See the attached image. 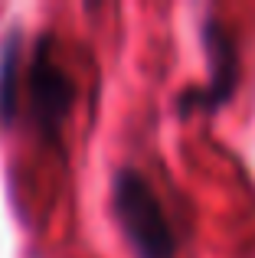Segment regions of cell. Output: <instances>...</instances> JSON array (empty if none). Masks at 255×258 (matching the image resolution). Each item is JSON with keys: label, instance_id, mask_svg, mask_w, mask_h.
Listing matches in <instances>:
<instances>
[{"label": "cell", "instance_id": "obj_1", "mask_svg": "<svg viewBox=\"0 0 255 258\" xmlns=\"http://www.w3.org/2000/svg\"><path fill=\"white\" fill-rule=\"evenodd\" d=\"M76 105V82L52 36L26 43L10 33L0 49V124H23L39 138H59Z\"/></svg>", "mask_w": 255, "mask_h": 258}, {"label": "cell", "instance_id": "obj_2", "mask_svg": "<svg viewBox=\"0 0 255 258\" xmlns=\"http://www.w3.org/2000/svg\"><path fill=\"white\" fill-rule=\"evenodd\" d=\"M111 209L121 222L124 239L138 258H173L177 255V232L167 219L151 180L134 167H121L111 176Z\"/></svg>", "mask_w": 255, "mask_h": 258}, {"label": "cell", "instance_id": "obj_3", "mask_svg": "<svg viewBox=\"0 0 255 258\" xmlns=\"http://www.w3.org/2000/svg\"><path fill=\"white\" fill-rule=\"evenodd\" d=\"M203 43H206V62H210V79H206L203 88L197 92H186L180 98V111H216L232 92H236L239 82V49L236 39H232L229 30L216 23V20H206L203 23Z\"/></svg>", "mask_w": 255, "mask_h": 258}]
</instances>
